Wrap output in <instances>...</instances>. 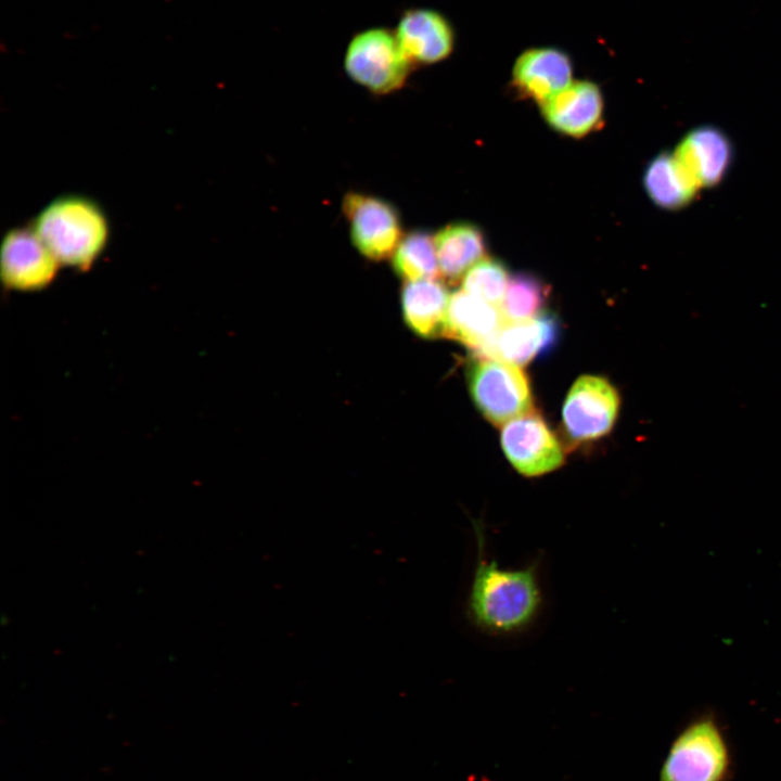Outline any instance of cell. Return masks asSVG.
<instances>
[{"mask_svg": "<svg viewBox=\"0 0 781 781\" xmlns=\"http://www.w3.org/2000/svg\"><path fill=\"white\" fill-rule=\"evenodd\" d=\"M469 389L481 413L497 425L529 412L533 402L528 379L521 368L497 359L472 363Z\"/></svg>", "mask_w": 781, "mask_h": 781, "instance_id": "obj_5", "label": "cell"}, {"mask_svg": "<svg viewBox=\"0 0 781 781\" xmlns=\"http://www.w3.org/2000/svg\"><path fill=\"white\" fill-rule=\"evenodd\" d=\"M342 209L349 222L351 242L362 256L376 261L393 256L402 235L398 212L390 203L348 192Z\"/></svg>", "mask_w": 781, "mask_h": 781, "instance_id": "obj_7", "label": "cell"}, {"mask_svg": "<svg viewBox=\"0 0 781 781\" xmlns=\"http://www.w3.org/2000/svg\"><path fill=\"white\" fill-rule=\"evenodd\" d=\"M674 154L701 189L714 187L725 178L732 163L733 149L722 130L704 125L689 131Z\"/></svg>", "mask_w": 781, "mask_h": 781, "instance_id": "obj_11", "label": "cell"}, {"mask_svg": "<svg viewBox=\"0 0 781 781\" xmlns=\"http://www.w3.org/2000/svg\"><path fill=\"white\" fill-rule=\"evenodd\" d=\"M573 65L562 50L532 48L516 59L512 84L522 94L540 104L572 84Z\"/></svg>", "mask_w": 781, "mask_h": 781, "instance_id": "obj_13", "label": "cell"}, {"mask_svg": "<svg viewBox=\"0 0 781 781\" xmlns=\"http://www.w3.org/2000/svg\"><path fill=\"white\" fill-rule=\"evenodd\" d=\"M619 395L604 377H578L565 397L562 410L564 432L575 443L599 439L606 435L616 421Z\"/></svg>", "mask_w": 781, "mask_h": 781, "instance_id": "obj_6", "label": "cell"}, {"mask_svg": "<svg viewBox=\"0 0 781 781\" xmlns=\"http://www.w3.org/2000/svg\"><path fill=\"white\" fill-rule=\"evenodd\" d=\"M499 308L465 291L450 295L444 335L481 354L502 328Z\"/></svg>", "mask_w": 781, "mask_h": 781, "instance_id": "obj_15", "label": "cell"}, {"mask_svg": "<svg viewBox=\"0 0 781 781\" xmlns=\"http://www.w3.org/2000/svg\"><path fill=\"white\" fill-rule=\"evenodd\" d=\"M509 281L504 265L491 258L475 264L463 277V291L499 306Z\"/></svg>", "mask_w": 781, "mask_h": 781, "instance_id": "obj_21", "label": "cell"}, {"mask_svg": "<svg viewBox=\"0 0 781 781\" xmlns=\"http://www.w3.org/2000/svg\"><path fill=\"white\" fill-rule=\"evenodd\" d=\"M449 298L446 286L435 279L407 281L401 290L407 325L423 338L444 335Z\"/></svg>", "mask_w": 781, "mask_h": 781, "instance_id": "obj_16", "label": "cell"}, {"mask_svg": "<svg viewBox=\"0 0 781 781\" xmlns=\"http://www.w3.org/2000/svg\"><path fill=\"white\" fill-rule=\"evenodd\" d=\"M34 230L60 264L78 269L92 265L108 235L102 209L79 195L52 201L36 218Z\"/></svg>", "mask_w": 781, "mask_h": 781, "instance_id": "obj_2", "label": "cell"}, {"mask_svg": "<svg viewBox=\"0 0 781 781\" xmlns=\"http://www.w3.org/2000/svg\"><path fill=\"white\" fill-rule=\"evenodd\" d=\"M434 240L440 274L449 281L464 277L486 249L484 234L470 223L449 225Z\"/></svg>", "mask_w": 781, "mask_h": 781, "instance_id": "obj_17", "label": "cell"}, {"mask_svg": "<svg viewBox=\"0 0 781 781\" xmlns=\"http://www.w3.org/2000/svg\"><path fill=\"white\" fill-rule=\"evenodd\" d=\"M477 542L476 565L466 601V616L482 632L512 636L527 630L542 607L538 564L501 568L485 556V530L473 521Z\"/></svg>", "mask_w": 781, "mask_h": 781, "instance_id": "obj_1", "label": "cell"}, {"mask_svg": "<svg viewBox=\"0 0 781 781\" xmlns=\"http://www.w3.org/2000/svg\"><path fill=\"white\" fill-rule=\"evenodd\" d=\"M731 767L728 741L716 716L700 714L675 737L660 781H726Z\"/></svg>", "mask_w": 781, "mask_h": 781, "instance_id": "obj_3", "label": "cell"}, {"mask_svg": "<svg viewBox=\"0 0 781 781\" xmlns=\"http://www.w3.org/2000/svg\"><path fill=\"white\" fill-rule=\"evenodd\" d=\"M643 185L650 199L665 209L684 207L700 190L674 153H662L651 161Z\"/></svg>", "mask_w": 781, "mask_h": 781, "instance_id": "obj_18", "label": "cell"}, {"mask_svg": "<svg viewBox=\"0 0 781 781\" xmlns=\"http://www.w3.org/2000/svg\"><path fill=\"white\" fill-rule=\"evenodd\" d=\"M547 297L548 286L539 278L525 272L513 274L499 305L501 317L505 323L532 319L543 307Z\"/></svg>", "mask_w": 781, "mask_h": 781, "instance_id": "obj_20", "label": "cell"}, {"mask_svg": "<svg viewBox=\"0 0 781 781\" xmlns=\"http://www.w3.org/2000/svg\"><path fill=\"white\" fill-rule=\"evenodd\" d=\"M392 266L406 282L436 279L440 271L434 236L420 230L402 236L392 256Z\"/></svg>", "mask_w": 781, "mask_h": 781, "instance_id": "obj_19", "label": "cell"}, {"mask_svg": "<svg viewBox=\"0 0 781 781\" xmlns=\"http://www.w3.org/2000/svg\"><path fill=\"white\" fill-rule=\"evenodd\" d=\"M412 66L395 31L385 27H371L355 34L344 56L348 77L374 94L399 90Z\"/></svg>", "mask_w": 781, "mask_h": 781, "instance_id": "obj_4", "label": "cell"}, {"mask_svg": "<svg viewBox=\"0 0 781 781\" xmlns=\"http://www.w3.org/2000/svg\"><path fill=\"white\" fill-rule=\"evenodd\" d=\"M60 263L34 229L9 231L1 246V278L17 291H36L49 285Z\"/></svg>", "mask_w": 781, "mask_h": 781, "instance_id": "obj_9", "label": "cell"}, {"mask_svg": "<svg viewBox=\"0 0 781 781\" xmlns=\"http://www.w3.org/2000/svg\"><path fill=\"white\" fill-rule=\"evenodd\" d=\"M542 113L555 130L582 137L596 129L603 112L599 87L588 80L575 81L541 103Z\"/></svg>", "mask_w": 781, "mask_h": 781, "instance_id": "obj_14", "label": "cell"}, {"mask_svg": "<svg viewBox=\"0 0 781 781\" xmlns=\"http://www.w3.org/2000/svg\"><path fill=\"white\" fill-rule=\"evenodd\" d=\"M500 440L509 462L525 477L545 475L564 462L556 436L537 413L527 412L509 421Z\"/></svg>", "mask_w": 781, "mask_h": 781, "instance_id": "obj_8", "label": "cell"}, {"mask_svg": "<svg viewBox=\"0 0 781 781\" xmlns=\"http://www.w3.org/2000/svg\"><path fill=\"white\" fill-rule=\"evenodd\" d=\"M394 31L412 65L441 62L450 56L456 43L451 23L433 9L404 11Z\"/></svg>", "mask_w": 781, "mask_h": 781, "instance_id": "obj_10", "label": "cell"}, {"mask_svg": "<svg viewBox=\"0 0 781 781\" xmlns=\"http://www.w3.org/2000/svg\"><path fill=\"white\" fill-rule=\"evenodd\" d=\"M559 335L560 324L555 316L540 313L525 321L502 325L479 356L520 367L552 349Z\"/></svg>", "mask_w": 781, "mask_h": 781, "instance_id": "obj_12", "label": "cell"}]
</instances>
